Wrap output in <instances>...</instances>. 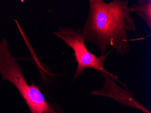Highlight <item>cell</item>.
<instances>
[{
    "instance_id": "6da1fadb",
    "label": "cell",
    "mask_w": 151,
    "mask_h": 113,
    "mask_svg": "<svg viewBox=\"0 0 151 113\" xmlns=\"http://www.w3.org/2000/svg\"><path fill=\"white\" fill-rule=\"evenodd\" d=\"M88 3V16L81 30L85 42L95 45L100 56L106 55L110 46L118 55L129 54L131 47L128 33L136 31L129 1L89 0Z\"/></svg>"
},
{
    "instance_id": "3957f363",
    "label": "cell",
    "mask_w": 151,
    "mask_h": 113,
    "mask_svg": "<svg viewBox=\"0 0 151 113\" xmlns=\"http://www.w3.org/2000/svg\"><path fill=\"white\" fill-rule=\"evenodd\" d=\"M101 74L104 78L103 87L100 90L92 91L91 95L107 97L118 102L123 107H130L137 109L145 113H151L135 99L131 92L118 85L115 81L110 76L103 73Z\"/></svg>"
},
{
    "instance_id": "7a4b0ae2",
    "label": "cell",
    "mask_w": 151,
    "mask_h": 113,
    "mask_svg": "<svg viewBox=\"0 0 151 113\" xmlns=\"http://www.w3.org/2000/svg\"><path fill=\"white\" fill-rule=\"evenodd\" d=\"M53 33L73 50L75 59L78 64L74 75L73 81L83 73L86 68H89L105 73L126 88V86L119 81L117 76L109 72L105 68L104 64L108 53L103 56H98L88 50L85 45L84 36L81 30H75L69 27H61L58 31Z\"/></svg>"
},
{
    "instance_id": "277c9868",
    "label": "cell",
    "mask_w": 151,
    "mask_h": 113,
    "mask_svg": "<svg viewBox=\"0 0 151 113\" xmlns=\"http://www.w3.org/2000/svg\"><path fill=\"white\" fill-rule=\"evenodd\" d=\"M129 10L142 19L151 31V0H138L136 3L129 6Z\"/></svg>"
}]
</instances>
